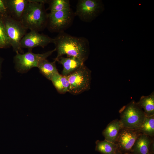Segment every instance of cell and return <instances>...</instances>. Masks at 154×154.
Wrapping results in <instances>:
<instances>
[{"label": "cell", "instance_id": "obj_9", "mask_svg": "<svg viewBox=\"0 0 154 154\" xmlns=\"http://www.w3.org/2000/svg\"><path fill=\"white\" fill-rule=\"evenodd\" d=\"M141 134L135 129L122 128L115 143L117 145L118 153L121 154L131 153L135 141Z\"/></svg>", "mask_w": 154, "mask_h": 154}, {"label": "cell", "instance_id": "obj_22", "mask_svg": "<svg viewBox=\"0 0 154 154\" xmlns=\"http://www.w3.org/2000/svg\"><path fill=\"white\" fill-rule=\"evenodd\" d=\"M9 16L5 0H0V18L2 19Z\"/></svg>", "mask_w": 154, "mask_h": 154}, {"label": "cell", "instance_id": "obj_11", "mask_svg": "<svg viewBox=\"0 0 154 154\" xmlns=\"http://www.w3.org/2000/svg\"><path fill=\"white\" fill-rule=\"evenodd\" d=\"M58 62L63 66L62 75L67 76L74 72L84 64V62L74 57L61 56L55 59L54 62Z\"/></svg>", "mask_w": 154, "mask_h": 154}, {"label": "cell", "instance_id": "obj_10", "mask_svg": "<svg viewBox=\"0 0 154 154\" xmlns=\"http://www.w3.org/2000/svg\"><path fill=\"white\" fill-rule=\"evenodd\" d=\"M54 41V38L37 31H31L23 38L20 45L22 48H27L28 50H32L36 47L44 48L49 44L53 43Z\"/></svg>", "mask_w": 154, "mask_h": 154}, {"label": "cell", "instance_id": "obj_12", "mask_svg": "<svg viewBox=\"0 0 154 154\" xmlns=\"http://www.w3.org/2000/svg\"><path fill=\"white\" fill-rule=\"evenodd\" d=\"M9 15L17 21L21 20L28 0H5Z\"/></svg>", "mask_w": 154, "mask_h": 154}, {"label": "cell", "instance_id": "obj_21", "mask_svg": "<svg viewBox=\"0 0 154 154\" xmlns=\"http://www.w3.org/2000/svg\"><path fill=\"white\" fill-rule=\"evenodd\" d=\"M0 42L3 48L11 46L7 35L3 19L0 18Z\"/></svg>", "mask_w": 154, "mask_h": 154}, {"label": "cell", "instance_id": "obj_20", "mask_svg": "<svg viewBox=\"0 0 154 154\" xmlns=\"http://www.w3.org/2000/svg\"><path fill=\"white\" fill-rule=\"evenodd\" d=\"M48 9L50 12L62 11L70 8V1L69 0H50Z\"/></svg>", "mask_w": 154, "mask_h": 154}, {"label": "cell", "instance_id": "obj_16", "mask_svg": "<svg viewBox=\"0 0 154 154\" xmlns=\"http://www.w3.org/2000/svg\"><path fill=\"white\" fill-rule=\"evenodd\" d=\"M50 80L59 93L64 94L68 92L69 83L66 76L58 72L52 76Z\"/></svg>", "mask_w": 154, "mask_h": 154}, {"label": "cell", "instance_id": "obj_5", "mask_svg": "<svg viewBox=\"0 0 154 154\" xmlns=\"http://www.w3.org/2000/svg\"><path fill=\"white\" fill-rule=\"evenodd\" d=\"M56 50L55 48L41 54L34 53L32 50L25 53H17L13 58L15 68L19 73H26L33 68L37 67L40 62L46 59Z\"/></svg>", "mask_w": 154, "mask_h": 154}, {"label": "cell", "instance_id": "obj_7", "mask_svg": "<svg viewBox=\"0 0 154 154\" xmlns=\"http://www.w3.org/2000/svg\"><path fill=\"white\" fill-rule=\"evenodd\" d=\"M104 6L100 0H79L78 1L74 15L82 21L90 22L104 11Z\"/></svg>", "mask_w": 154, "mask_h": 154}, {"label": "cell", "instance_id": "obj_14", "mask_svg": "<svg viewBox=\"0 0 154 154\" xmlns=\"http://www.w3.org/2000/svg\"><path fill=\"white\" fill-rule=\"evenodd\" d=\"M154 137L141 134L135 141L131 153L132 154H149V148Z\"/></svg>", "mask_w": 154, "mask_h": 154}, {"label": "cell", "instance_id": "obj_2", "mask_svg": "<svg viewBox=\"0 0 154 154\" xmlns=\"http://www.w3.org/2000/svg\"><path fill=\"white\" fill-rule=\"evenodd\" d=\"M28 1L20 21L27 30L39 32L46 27L48 13L44 4Z\"/></svg>", "mask_w": 154, "mask_h": 154}, {"label": "cell", "instance_id": "obj_15", "mask_svg": "<svg viewBox=\"0 0 154 154\" xmlns=\"http://www.w3.org/2000/svg\"><path fill=\"white\" fill-rule=\"evenodd\" d=\"M141 108L143 109L146 117L154 115V92L153 91L147 96H142L136 102Z\"/></svg>", "mask_w": 154, "mask_h": 154}, {"label": "cell", "instance_id": "obj_13", "mask_svg": "<svg viewBox=\"0 0 154 154\" xmlns=\"http://www.w3.org/2000/svg\"><path fill=\"white\" fill-rule=\"evenodd\" d=\"M123 127L119 120L116 119L111 121L102 131L104 140L115 143L120 130Z\"/></svg>", "mask_w": 154, "mask_h": 154}, {"label": "cell", "instance_id": "obj_27", "mask_svg": "<svg viewBox=\"0 0 154 154\" xmlns=\"http://www.w3.org/2000/svg\"><path fill=\"white\" fill-rule=\"evenodd\" d=\"M132 154L131 153H127V154Z\"/></svg>", "mask_w": 154, "mask_h": 154}, {"label": "cell", "instance_id": "obj_1", "mask_svg": "<svg viewBox=\"0 0 154 154\" xmlns=\"http://www.w3.org/2000/svg\"><path fill=\"white\" fill-rule=\"evenodd\" d=\"M53 43L57 52L55 59L66 55L76 57L84 62L88 58L89 44L85 37L72 36L62 32L59 33L54 38Z\"/></svg>", "mask_w": 154, "mask_h": 154}, {"label": "cell", "instance_id": "obj_23", "mask_svg": "<svg viewBox=\"0 0 154 154\" xmlns=\"http://www.w3.org/2000/svg\"><path fill=\"white\" fill-rule=\"evenodd\" d=\"M149 154H154V139L153 138L152 140L149 148Z\"/></svg>", "mask_w": 154, "mask_h": 154}, {"label": "cell", "instance_id": "obj_28", "mask_svg": "<svg viewBox=\"0 0 154 154\" xmlns=\"http://www.w3.org/2000/svg\"><path fill=\"white\" fill-rule=\"evenodd\" d=\"M117 154H120V153H117Z\"/></svg>", "mask_w": 154, "mask_h": 154}, {"label": "cell", "instance_id": "obj_4", "mask_svg": "<svg viewBox=\"0 0 154 154\" xmlns=\"http://www.w3.org/2000/svg\"><path fill=\"white\" fill-rule=\"evenodd\" d=\"M2 19L11 46L16 53H23L20 44L27 33V29L20 21L13 19L9 15Z\"/></svg>", "mask_w": 154, "mask_h": 154}, {"label": "cell", "instance_id": "obj_24", "mask_svg": "<svg viewBox=\"0 0 154 154\" xmlns=\"http://www.w3.org/2000/svg\"><path fill=\"white\" fill-rule=\"evenodd\" d=\"M31 1L38 3L44 4L45 3H49L50 0H30Z\"/></svg>", "mask_w": 154, "mask_h": 154}, {"label": "cell", "instance_id": "obj_18", "mask_svg": "<svg viewBox=\"0 0 154 154\" xmlns=\"http://www.w3.org/2000/svg\"><path fill=\"white\" fill-rule=\"evenodd\" d=\"M95 150L102 154L118 153L116 144L104 140H97L96 142Z\"/></svg>", "mask_w": 154, "mask_h": 154}, {"label": "cell", "instance_id": "obj_3", "mask_svg": "<svg viewBox=\"0 0 154 154\" xmlns=\"http://www.w3.org/2000/svg\"><path fill=\"white\" fill-rule=\"evenodd\" d=\"M119 120L124 128L136 129L144 121L145 116L143 110L133 100L119 110Z\"/></svg>", "mask_w": 154, "mask_h": 154}, {"label": "cell", "instance_id": "obj_8", "mask_svg": "<svg viewBox=\"0 0 154 154\" xmlns=\"http://www.w3.org/2000/svg\"><path fill=\"white\" fill-rule=\"evenodd\" d=\"M74 15L71 8L48 13L46 27L52 32H63L70 25Z\"/></svg>", "mask_w": 154, "mask_h": 154}, {"label": "cell", "instance_id": "obj_25", "mask_svg": "<svg viewBox=\"0 0 154 154\" xmlns=\"http://www.w3.org/2000/svg\"><path fill=\"white\" fill-rule=\"evenodd\" d=\"M3 61V58L0 56V78L1 76V66L2 62Z\"/></svg>", "mask_w": 154, "mask_h": 154}, {"label": "cell", "instance_id": "obj_26", "mask_svg": "<svg viewBox=\"0 0 154 154\" xmlns=\"http://www.w3.org/2000/svg\"><path fill=\"white\" fill-rule=\"evenodd\" d=\"M3 48V47L0 42V48Z\"/></svg>", "mask_w": 154, "mask_h": 154}, {"label": "cell", "instance_id": "obj_19", "mask_svg": "<svg viewBox=\"0 0 154 154\" xmlns=\"http://www.w3.org/2000/svg\"><path fill=\"white\" fill-rule=\"evenodd\" d=\"M135 130L140 133L154 137V115L145 117L142 124Z\"/></svg>", "mask_w": 154, "mask_h": 154}, {"label": "cell", "instance_id": "obj_17", "mask_svg": "<svg viewBox=\"0 0 154 154\" xmlns=\"http://www.w3.org/2000/svg\"><path fill=\"white\" fill-rule=\"evenodd\" d=\"M37 67L40 72L47 79L50 80L52 76L58 72L54 62H50L47 59L40 62Z\"/></svg>", "mask_w": 154, "mask_h": 154}, {"label": "cell", "instance_id": "obj_6", "mask_svg": "<svg viewBox=\"0 0 154 154\" xmlns=\"http://www.w3.org/2000/svg\"><path fill=\"white\" fill-rule=\"evenodd\" d=\"M91 71L83 64L73 72L66 76L69 83L68 92L78 95L90 88Z\"/></svg>", "mask_w": 154, "mask_h": 154}]
</instances>
